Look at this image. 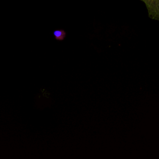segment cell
Segmentation results:
<instances>
[{
    "mask_svg": "<svg viewBox=\"0 0 159 159\" xmlns=\"http://www.w3.org/2000/svg\"><path fill=\"white\" fill-rule=\"evenodd\" d=\"M145 4L148 17L153 20H159V0H142Z\"/></svg>",
    "mask_w": 159,
    "mask_h": 159,
    "instance_id": "1",
    "label": "cell"
},
{
    "mask_svg": "<svg viewBox=\"0 0 159 159\" xmlns=\"http://www.w3.org/2000/svg\"><path fill=\"white\" fill-rule=\"evenodd\" d=\"M53 34L55 38L58 40H63L66 36V32L63 30H57Z\"/></svg>",
    "mask_w": 159,
    "mask_h": 159,
    "instance_id": "2",
    "label": "cell"
}]
</instances>
